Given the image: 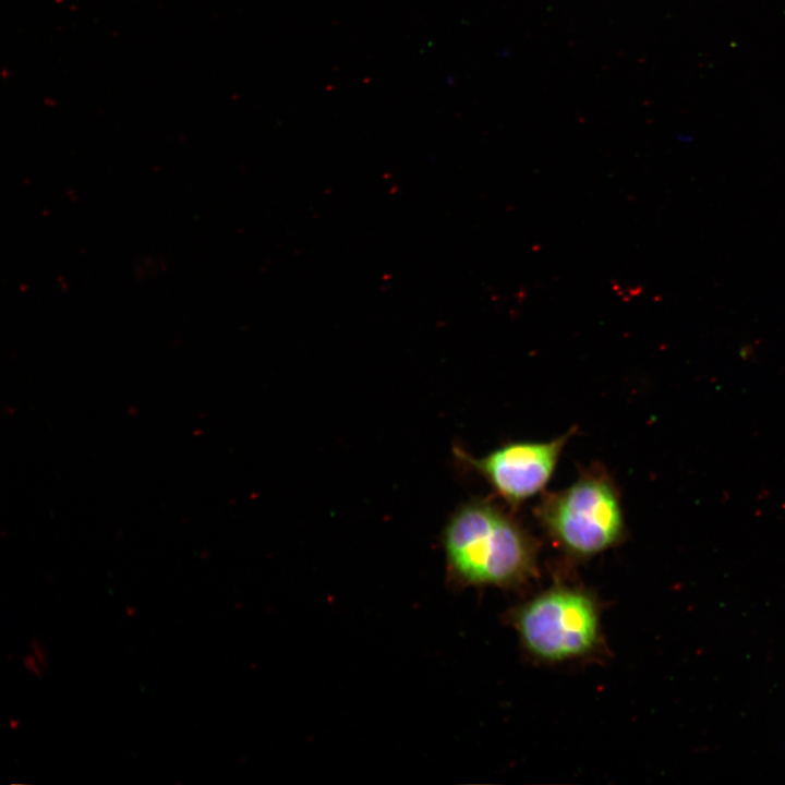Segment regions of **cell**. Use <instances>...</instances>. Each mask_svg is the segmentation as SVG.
I'll use <instances>...</instances> for the list:
<instances>
[{"label": "cell", "instance_id": "277c9868", "mask_svg": "<svg viewBox=\"0 0 785 785\" xmlns=\"http://www.w3.org/2000/svg\"><path fill=\"white\" fill-rule=\"evenodd\" d=\"M575 431L571 427L548 440L507 442L481 457H474L462 448H455V455L486 481L496 497L516 510L544 493Z\"/></svg>", "mask_w": 785, "mask_h": 785}, {"label": "cell", "instance_id": "7a4b0ae2", "mask_svg": "<svg viewBox=\"0 0 785 785\" xmlns=\"http://www.w3.org/2000/svg\"><path fill=\"white\" fill-rule=\"evenodd\" d=\"M534 516L557 548L575 559L600 555L627 536L620 490L600 462L581 469L566 487L543 493Z\"/></svg>", "mask_w": 785, "mask_h": 785}, {"label": "cell", "instance_id": "3957f363", "mask_svg": "<svg viewBox=\"0 0 785 785\" xmlns=\"http://www.w3.org/2000/svg\"><path fill=\"white\" fill-rule=\"evenodd\" d=\"M511 621L523 649L544 663L585 660L603 647L599 602L580 587L555 584L533 595Z\"/></svg>", "mask_w": 785, "mask_h": 785}, {"label": "cell", "instance_id": "6da1fadb", "mask_svg": "<svg viewBox=\"0 0 785 785\" xmlns=\"http://www.w3.org/2000/svg\"><path fill=\"white\" fill-rule=\"evenodd\" d=\"M443 541L448 566L463 584L508 588L538 573L539 541L495 499L473 497L458 506Z\"/></svg>", "mask_w": 785, "mask_h": 785}, {"label": "cell", "instance_id": "5b68a950", "mask_svg": "<svg viewBox=\"0 0 785 785\" xmlns=\"http://www.w3.org/2000/svg\"><path fill=\"white\" fill-rule=\"evenodd\" d=\"M24 660H25V661H28V662L31 663V664L24 663L25 666H26V668H27L28 671L33 672V673H36V674L39 676V674H38L39 671H38L37 665H36V660H35L33 656H31V655L24 657Z\"/></svg>", "mask_w": 785, "mask_h": 785}]
</instances>
